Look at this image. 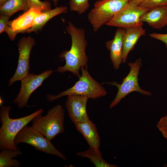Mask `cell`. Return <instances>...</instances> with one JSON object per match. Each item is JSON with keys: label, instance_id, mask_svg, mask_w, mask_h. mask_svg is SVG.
I'll list each match as a JSON object with an SVG mask.
<instances>
[{"label": "cell", "instance_id": "6da1fadb", "mask_svg": "<svg viewBox=\"0 0 167 167\" xmlns=\"http://www.w3.org/2000/svg\"><path fill=\"white\" fill-rule=\"evenodd\" d=\"M66 29L71 37V47L69 50L63 51L60 54L59 57L65 60L66 64L63 66H58L57 71L60 73L69 71L79 77V70L83 67L88 68V58L85 51L87 42L85 30L77 28L70 22Z\"/></svg>", "mask_w": 167, "mask_h": 167}, {"label": "cell", "instance_id": "7a4b0ae2", "mask_svg": "<svg viewBox=\"0 0 167 167\" xmlns=\"http://www.w3.org/2000/svg\"><path fill=\"white\" fill-rule=\"evenodd\" d=\"M11 109L10 105H2L0 119L2 125L0 129V149H20L15 145V139L17 134L37 115L41 114L43 109L40 108L27 116L18 118H12L9 116Z\"/></svg>", "mask_w": 167, "mask_h": 167}, {"label": "cell", "instance_id": "3957f363", "mask_svg": "<svg viewBox=\"0 0 167 167\" xmlns=\"http://www.w3.org/2000/svg\"><path fill=\"white\" fill-rule=\"evenodd\" d=\"M87 68H82L81 75L79 80L71 88L58 94L47 95V100L53 101L62 97L69 95H78L87 96L89 99H96L107 94L105 88L93 79L88 71Z\"/></svg>", "mask_w": 167, "mask_h": 167}, {"label": "cell", "instance_id": "277c9868", "mask_svg": "<svg viewBox=\"0 0 167 167\" xmlns=\"http://www.w3.org/2000/svg\"><path fill=\"white\" fill-rule=\"evenodd\" d=\"M64 109L57 105L49 109L44 116L39 114L32 120V126L51 141L57 135L64 131Z\"/></svg>", "mask_w": 167, "mask_h": 167}, {"label": "cell", "instance_id": "5b68a950", "mask_svg": "<svg viewBox=\"0 0 167 167\" xmlns=\"http://www.w3.org/2000/svg\"><path fill=\"white\" fill-rule=\"evenodd\" d=\"M130 0H100L96 2L88 15V19L94 31H97L109 22Z\"/></svg>", "mask_w": 167, "mask_h": 167}, {"label": "cell", "instance_id": "8992f818", "mask_svg": "<svg viewBox=\"0 0 167 167\" xmlns=\"http://www.w3.org/2000/svg\"><path fill=\"white\" fill-rule=\"evenodd\" d=\"M20 143H26L34 147L36 150L54 155L63 160L66 156L58 150L42 134L32 126H24L17 134L15 139L16 146Z\"/></svg>", "mask_w": 167, "mask_h": 167}, {"label": "cell", "instance_id": "52a82bcc", "mask_svg": "<svg viewBox=\"0 0 167 167\" xmlns=\"http://www.w3.org/2000/svg\"><path fill=\"white\" fill-rule=\"evenodd\" d=\"M142 64L141 58L137 59L134 62L128 63L130 70L127 76L124 78L121 84L116 82H106L105 83L116 86L118 90L116 96L109 106L111 109L117 105L121 100L128 94L134 91H137L140 93L147 96H150L149 92L142 89L139 87L138 80L139 70Z\"/></svg>", "mask_w": 167, "mask_h": 167}, {"label": "cell", "instance_id": "ba28073f", "mask_svg": "<svg viewBox=\"0 0 167 167\" xmlns=\"http://www.w3.org/2000/svg\"><path fill=\"white\" fill-rule=\"evenodd\" d=\"M150 10L139 6H132L127 3L118 12L106 25L125 29L142 26L143 23L140 20L141 16Z\"/></svg>", "mask_w": 167, "mask_h": 167}, {"label": "cell", "instance_id": "9c48e42d", "mask_svg": "<svg viewBox=\"0 0 167 167\" xmlns=\"http://www.w3.org/2000/svg\"><path fill=\"white\" fill-rule=\"evenodd\" d=\"M35 44L34 39L30 36L23 37L19 41L18 65L14 75L8 81V86H11L16 81H21L29 74L30 54Z\"/></svg>", "mask_w": 167, "mask_h": 167}, {"label": "cell", "instance_id": "30bf717a", "mask_svg": "<svg viewBox=\"0 0 167 167\" xmlns=\"http://www.w3.org/2000/svg\"><path fill=\"white\" fill-rule=\"evenodd\" d=\"M51 70H46L39 75L29 73L22 79L20 91L13 101L20 108L27 105L28 100L32 92L41 86L44 81L53 73Z\"/></svg>", "mask_w": 167, "mask_h": 167}, {"label": "cell", "instance_id": "8fae6325", "mask_svg": "<svg viewBox=\"0 0 167 167\" xmlns=\"http://www.w3.org/2000/svg\"><path fill=\"white\" fill-rule=\"evenodd\" d=\"M89 98L86 96L69 95L65 103L68 114L72 122L75 123L90 119L86 105Z\"/></svg>", "mask_w": 167, "mask_h": 167}, {"label": "cell", "instance_id": "7c38bea8", "mask_svg": "<svg viewBox=\"0 0 167 167\" xmlns=\"http://www.w3.org/2000/svg\"><path fill=\"white\" fill-rule=\"evenodd\" d=\"M125 31V29L118 28L113 38L107 41L105 44L106 48L109 51L110 58L115 70L119 69L122 62V38Z\"/></svg>", "mask_w": 167, "mask_h": 167}, {"label": "cell", "instance_id": "4fadbf2b", "mask_svg": "<svg viewBox=\"0 0 167 167\" xmlns=\"http://www.w3.org/2000/svg\"><path fill=\"white\" fill-rule=\"evenodd\" d=\"M146 31L142 26L135 27L125 29L122 38V60L123 63L126 61L130 52L134 47L139 38L145 35Z\"/></svg>", "mask_w": 167, "mask_h": 167}, {"label": "cell", "instance_id": "5bb4252c", "mask_svg": "<svg viewBox=\"0 0 167 167\" xmlns=\"http://www.w3.org/2000/svg\"><path fill=\"white\" fill-rule=\"evenodd\" d=\"M140 20L153 29H161L167 25V5L155 8L142 15Z\"/></svg>", "mask_w": 167, "mask_h": 167}, {"label": "cell", "instance_id": "9a60e30c", "mask_svg": "<svg viewBox=\"0 0 167 167\" xmlns=\"http://www.w3.org/2000/svg\"><path fill=\"white\" fill-rule=\"evenodd\" d=\"M76 130L84 136L89 147L99 148L101 140L95 125L90 120L75 124Z\"/></svg>", "mask_w": 167, "mask_h": 167}, {"label": "cell", "instance_id": "2e32d148", "mask_svg": "<svg viewBox=\"0 0 167 167\" xmlns=\"http://www.w3.org/2000/svg\"><path fill=\"white\" fill-rule=\"evenodd\" d=\"M41 11L37 9L30 8L18 17L11 21V27L15 31L27 33L28 29L33 25L35 18L40 15Z\"/></svg>", "mask_w": 167, "mask_h": 167}, {"label": "cell", "instance_id": "e0dca14e", "mask_svg": "<svg viewBox=\"0 0 167 167\" xmlns=\"http://www.w3.org/2000/svg\"><path fill=\"white\" fill-rule=\"evenodd\" d=\"M67 11V7L64 6L57 7L53 9L42 11L41 13L35 18L33 26L28 29L27 33L32 32L37 33L38 31L41 30L50 19L58 15L65 13Z\"/></svg>", "mask_w": 167, "mask_h": 167}, {"label": "cell", "instance_id": "ac0fdd59", "mask_svg": "<svg viewBox=\"0 0 167 167\" xmlns=\"http://www.w3.org/2000/svg\"><path fill=\"white\" fill-rule=\"evenodd\" d=\"M76 155L78 156L89 159L96 167H118L117 165L110 164L105 161L102 157L99 148L89 147L88 150L79 152Z\"/></svg>", "mask_w": 167, "mask_h": 167}, {"label": "cell", "instance_id": "d6986e66", "mask_svg": "<svg viewBox=\"0 0 167 167\" xmlns=\"http://www.w3.org/2000/svg\"><path fill=\"white\" fill-rule=\"evenodd\" d=\"M29 9L28 0H7L0 5V13L11 16L18 11Z\"/></svg>", "mask_w": 167, "mask_h": 167}, {"label": "cell", "instance_id": "ffe728a7", "mask_svg": "<svg viewBox=\"0 0 167 167\" xmlns=\"http://www.w3.org/2000/svg\"><path fill=\"white\" fill-rule=\"evenodd\" d=\"M22 154L20 149L13 150L6 149L1 150L0 152V167H19L21 163L18 160L13 159Z\"/></svg>", "mask_w": 167, "mask_h": 167}, {"label": "cell", "instance_id": "44dd1931", "mask_svg": "<svg viewBox=\"0 0 167 167\" xmlns=\"http://www.w3.org/2000/svg\"><path fill=\"white\" fill-rule=\"evenodd\" d=\"M89 0H70V9L79 14L85 13L89 7Z\"/></svg>", "mask_w": 167, "mask_h": 167}, {"label": "cell", "instance_id": "7402d4cb", "mask_svg": "<svg viewBox=\"0 0 167 167\" xmlns=\"http://www.w3.org/2000/svg\"><path fill=\"white\" fill-rule=\"evenodd\" d=\"M167 5V0H144L138 6L151 10L158 7Z\"/></svg>", "mask_w": 167, "mask_h": 167}, {"label": "cell", "instance_id": "603a6c76", "mask_svg": "<svg viewBox=\"0 0 167 167\" xmlns=\"http://www.w3.org/2000/svg\"><path fill=\"white\" fill-rule=\"evenodd\" d=\"M29 8H34L41 11L51 9L50 2L48 1H41L40 0H28Z\"/></svg>", "mask_w": 167, "mask_h": 167}, {"label": "cell", "instance_id": "cb8c5ba5", "mask_svg": "<svg viewBox=\"0 0 167 167\" xmlns=\"http://www.w3.org/2000/svg\"><path fill=\"white\" fill-rule=\"evenodd\" d=\"M156 127L163 136L167 139V115L161 118L157 123Z\"/></svg>", "mask_w": 167, "mask_h": 167}, {"label": "cell", "instance_id": "d4e9b609", "mask_svg": "<svg viewBox=\"0 0 167 167\" xmlns=\"http://www.w3.org/2000/svg\"><path fill=\"white\" fill-rule=\"evenodd\" d=\"M10 16L1 15L0 16V33L5 32Z\"/></svg>", "mask_w": 167, "mask_h": 167}, {"label": "cell", "instance_id": "484cf974", "mask_svg": "<svg viewBox=\"0 0 167 167\" xmlns=\"http://www.w3.org/2000/svg\"><path fill=\"white\" fill-rule=\"evenodd\" d=\"M152 38L159 40L164 42L167 48V34L152 33L149 34Z\"/></svg>", "mask_w": 167, "mask_h": 167}, {"label": "cell", "instance_id": "4316f807", "mask_svg": "<svg viewBox=\"0 0 167 167\" xmlns=\"http://www.w3.org/2000/svg\"><path fill=\"white\" fill-rule=\"evenodd\" d=\"M11 21H9L5 32L7 34L9 38L11 40L14 41L17 34L20 32L18 31H15L12 30L11 27Z\"/></svg>", "mask_w": 167, "mask_h": 167}, {"label": "cell", "instance_id": "83f0119b", "mask_svg": "<svg viewBox=\"0 0 167 167\" xmlns=\"http://www.w3.org/2000/svg\"><path fill=\"white\" fill-rule=\"evenodd\" d=\"M144 0H131L128 3V4L132 6H138L141 2Z\"/></svg>", "mask_w": 167, "mask_h": 167}, {"label": "cell", "instance_id": "f1b7e54d", "mask_svg": "<svg viewBox=\"0 0 167 167\" xmlns=\"http://www.w3.org/2000/svg\"><path fill=\"white\" fill-rule=\"evenodd\" d=\"M54 3V4L55 6H56L57 4V2L58 0H49Z\"/></svg>", "mask_w": 167, "mask_h": 167}, {"label": "cell", "instance_id": "f546056e", "mask_svg": "<svg viewBox=\"0 0 167 167\" xmlns=\"http://www.w3.org/2000/svg\"><path fill=\"white\" fill-rule=\"evenodd\" d=\"M3 102V101H2V98H1V97H0V105L1 106L2 105V103Z\"/></svg>", "mask_w": 167, "mask_h": 167}, {"label": "cell", "instance_id": "4dcf8cb0", "mask_svg": "<svg viewBox=\"0 0 167 167\" xmlns=\"http://www.w3.org/2000/svg\"><path fill=\"white\" fill-rule=\"evenodd\" d=\"M7 0H0V5L2 4L4 2Z\"/></svg>", "mask_w": 167, "mask_h": 167}]
</instances>
